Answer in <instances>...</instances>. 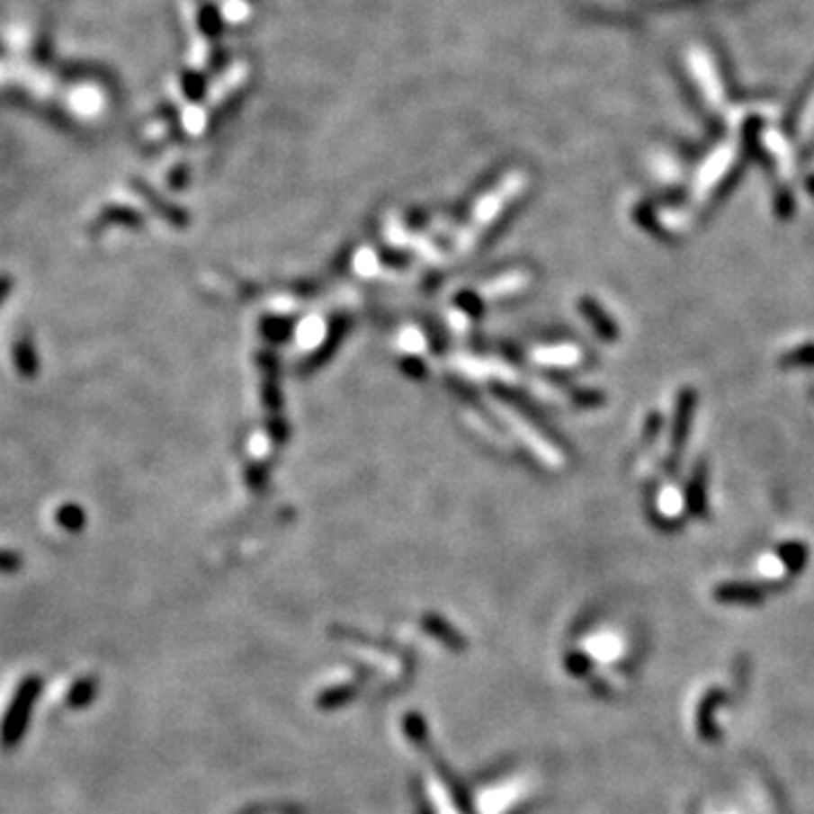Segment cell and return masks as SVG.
Returning a JSON list of instances; mask_svg holds the SVG:
<instances>
[{
  "instance_id": "6da1fadb",
  "label": "cell",
  "mask_w": 814,
  "mask_h": 814,
  "mask_svg": "<svg viewBox=\"0 0 814 814\" xmlns=\"http://www.w3.org/2000/svg\"><path fill=\"white\" fill-rule=\"evenodd\" d=\"M39 693H41V679L39 676H28V679L21 681L19 690H16L14 699H12L10 708L3 717V726H0V747L3 749H14L21 738L25 736L30 715H32V703L37 702Z\"/></svg>"
},
{
  "instance_id": "7a4b0ae2",
  "label": "cell",
  "mask_w": 814,
  "mask_h": 814,
  "mask_svg": "<svg viewBox=\"0 0 814 814\" xmlns=\"http://www.w3.org/2000/svg\"><path fill=\"white\" fill-rule=\"evenodd\" d=\"M12 353H14L16 371H19L21 376L23 378L37 376L41 364H39V353L30 337H19V340L14 342V351H12Z\"/></svg>"
},
{
  "instance_id": "3957f363",
  "label": "cell",
  "mask_w": 814,
  "mask_h": 814,
  "mask_svg": "<svg viewBox=\"0 0 814 814\" xmlns=\"http://www.w3.org/2000/svg\"><path fill=\"white\" fill-rule=\"evenodd\" d=\"M55 518H57V523H59L61 530L73 532V534L82 532V530H85V525H86L85 509L79 507V505H75V503L61 505V507L57 509Z\"/></svg>"
},
{
  "instance_id": "277c9868",
  "label": "cell",
  "mask_w": 814,
  "mask_h": 814,
  "mask_svg": "<svg viewBox=\"0 0 814 814\" xmlns=\"http://www.w3.org/2000/svg\"><path fill=\"white\" fill-rule=\"evenodd\" d=\"M95 693H98V684H95V679H79L77 684L70 688L68 699H66V702H68L70 708H85L94 702Z\"/></svg>"
},
{
  "instance_id": "5b68a950",
  "label": "cell",
  "mask_w": 814,
  "mask_h": 814,
  "mask_svg": "<svg viewBox=\"0 0 814 814\" xmlns=\"http://www.w3.org/2000/svg\"><path fill=\"white\" fill-rule=\"evenodd\" d=\"M134 222H136V213H131V210L107 209L103 213V218H100L98 227H103V224H134Z\"/></svg>"
},
{
  "instance_id": "8992f818",
  "label": "cell",
  "mask_w": 814,
  "mask_h": 814,
  "mask_svg": "<svg viewBox=\"0 0 814 814\" xmlns=\"http://www.w3.org/2000/svg\"><path fill=\"white\" fill-rule=\"evenodd\" d=\"M21 566H23V561H21L19 554L0 550V573H16V570H21Z\"/></svg>"
},
{
  "instance_id": "52a82bcc",
  "label": "cell",
  "mask_w": 814,
  "mask_h": 814,
  "mask_svg": "<svg viewBox=\"0 0 814 814\" xmlns=\"http://www.w3.org/2000/svg\"><path fill=\"white\" fill-rule=\"evenodd\" d=\"M10 292H12V279L10 276H0V303L5 301L7 297H10Z\"/></svg>"
}]
</instances>
